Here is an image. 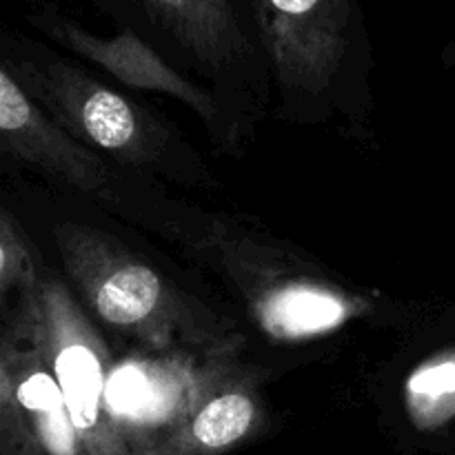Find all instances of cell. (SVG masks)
<instances>
[{
	"label": "cell",
	"instance_id": "obj_1",
	"mask_svg": "<svg viewBox=\"0 0 455 455\" xmlns=\"http://www.w3.org/2000/svg\"><path fill=\"white\" fill-rule=\"evenodd\" d=\"M0 67L49 118L109 163L187 187L213 185L212 172L180 133L120 89L102 83L76 58L4 31Z\"/></svg>",
	"mask_w": 455,
	"mask_h": 455
},
{
	"label": "cell",
	"instance_id": "obj_2",
	"mask_svg": "<svg viewBox=\"0 0 455 455\" xmlns=\"http://www.w3.org/2000/svg\"><path fill=\"white\" fill-rule=\"evenodd\" d=\"M283 116L315 123L369 96L373 44L363 0H238Z\"/></svg>",
	"mask_w": 455,
	"mask_h": 455
},
{
	"label": "cell",
	"instance_id": "obj_3",
	"mask_svg": "<svg viewBox=\"0 0 455 455\" xmlns=\"http://www.w3.org/2000/svg\"><path fill=\"white\" fill-rule=\"evenodd\" d=\"M53 235L71 291L111 333L151 354L231 347L225 320L120 240L78 222L58 225Z\"/></svg>",
	"mask_w": 455,
	"mask_h": 455
},
{
	"label": "cell",
	"instance_id": "obj_4",
	"mask_svg": "<svg viewBox=\"0 0 455 455\" xmlns=\"http://www.w3.org/2000/svg\"><path fill=\"white\" fill-rule=\"evenodd\" d=\"M118 29L158 49L216 93L244 129L267 105L271 78L238 0H92Z\"/></svg>",
	"mask_w": 455,
	"mask_h": 455
},
{
	"label": "cell",
	"instance_id": "obj_5",
	"mask_svg": "<svg viewBox=\"0 0 455 455\" xmlns=\"http://www.w3.org/2000/svg\"><path fill=\"white\" fill-rule=\"evenodd\" d=\"M13 305L56 376L78 455H140L111 398L109 351L74 291L56 275L43 274Z\"/></svg>",
	"mask_w": 455,
	"mask_h": 455
},
{
	"label": "cell",
	"instance_id": "obj_6",
	"mask_svg": "<svg viewBox=\"0 0 455 455\" xmlns=\"http://www.w3.org/2000/svg\"><path fill=\"white\" fill-rule=\"evenodd\" d=\"M22 3H25L27 25L34 27L49 43L56 44L58 49H65L83 65L96 67L123 87L163 93L182 102L203 120L209 136L225 149H235V145L247 138V129L216 93L172 65L158 49L151 47L138 34L118 27L111 36L93 34L83 22L49 0H22Z\"/></svg>",
	"mask_w": 455,
	"mask_h": 455
},
{
	"label": "cell",
	"instance_id": "obj_7",
	"mask_svg": "<svg viewBox=\"0 0 455 455\" xmlns=\"http://www.w3.org/2000/svg\"><path fill=\"white\" fill-rule=\"evenodd\" d=\"M0 455H78L60 387L16 305L3 309Z\"/></svg>",
	"mask_w": 455,
	"mask_h": 455
},
{
	"label": "cell",
	"instance_id": "obj_8",
	"mask_svg": "<svg viewBox=\"0 0 455 455\" xmlns=\"http://www.w3.org/2000/svg\"><path fill=\"white\" fill-rule=\"evenodd\" d=\"M0 151L76 194L123 203L114 163L49 118L4 67H0Z\"/></svg>",
	"mask_w": 455,
	"mask_h": 455
},
{
	"label": "cell",
	"instance_id": "obj_9",
	"mask_svg": "<svg viewBox=\"0 0 455 455\" xmlns=\"http://www.w3.org/2000/svg\"><path fill=\"white\" fill-rule=\"evenodd\" d=\"M265 420V409L249 382L225 378L218 382L203 403L147 455H218L238 447L256 434Z\"/></svg>",
	"mask_w": 455,
	"mask_h": 455
},
{
	"label": "cell",
	"instance_id": "obj_10",
	"mask_svg": "<svg viewBox=\"0 0 455 455\" xmlns=\"http://www.w3.org/2000/svg\"><path fill=\"white\" fill-rule=\"evenodd\" d=\"M409 420L422 434L455 425V342L427 355L403 385Z\"/></svg>",
	"mask_w": 455,
	"mask_h": 455
},
{
	"label": "cell",
	"instance_id": "obj_11",
	"mask_svg": "<svg viewBox=\"0 0 455 455\" xmlns=\"http://www.w3.org/2000/svg\"><path fill=\"white\" fill-rule=\"evenodd\" d=\"M38 269L29 243L22 234L20 225L12 213L3 209L0 213V291H3V309L9 302L29 293L40 280Z\"/></svg>",
	"mask_w": 455,
	"mask_h": 455
},
{
	"label": "cell",
	"instance_id": "obj_12",
	"mask_svg": "<svg viewBox=\"0 0 455 455\" xmlns=\"http://www.w3.org/2000/svg\"><path fill=\"white\" fill-rule=\"evenodd\" d=\"M443 60L447 62V65H455V34H453V38L447 43V47H444Z\"/></svg>",
	"mask_w": 455,
	"mask_h": 455
}]
</instances>
